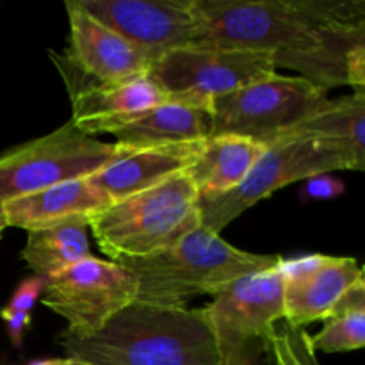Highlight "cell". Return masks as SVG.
Instances as JSON below:
<instances>
[{
	"label": "cell",
	"mask_w": 365,
	"mask_h": 365,
	"mask_svg": "<svg viewBox=\"0 0 365 365\" xmlns=\"http://www.w3.org/2000/svg\"><path fill=\"white\" fill-rule=\"evenodd\" d=\"M195 43L269 53L323 89L365 93L362 0H192Z\"/></svg>",
	"instance_id": "cell-1"
},
{
	"label": "cell",
	"mask_w": 365,
	"mask_h": 365,
	"mask_svg": "<svg viewBox=\"0 0 365 365\" xmlns=\"http://www.w3.org/2000/svg\"><path fill=\"white\" fill-rule=\"evenodd\" d=\"M68 356L93 365H221L202 309L134 302L91 335L63 330Z\"/></svg>",
	"instance_id": "cell-2"
},
{
	"label": "cell",
	"mask_w": 365,
	"mask_h": 365,
	"mask_svg": "<svg viewBox=\"0 0 365 365\" xmlns=\"http://www.w3.org/2000/svg\"><path fill=\"white\" fill-rule=\"evenodd\" d=\"M282 260L280 255L235 248L221 234L200 225L155 255L120 264L138 280L135 302L184 309L196 296H214L241 278L278 267Z\"/></svg>",
	"instance_id": "cell-3"
},
{
	"label": "cell",
	"mask_w": 365,
	"mask_h": 365,
	"mask_svg": "<svg viewBox=\"0 0 365 365\" xmlns=\"http://www.w3.org/2000/svg\"><path fill=\"white\" fill-rule=\"evenodd\" d=\"M200 225V195L187 173H180L114 202L88 228L110 260L123 262L155 255Z\"/></svg>",
	"instance_id": "cell-4"
},
{
	"label": "cell",
	"mask_w": 365,
	"mask_h": 365,
	"mask_svg": "<svg viewBox=\"0 0 365 365\" xmlns=\"http://www.w3.org/2000/svg\"><path fill=\"white\" fill-rule=\"evenodd\" d=\"M328 91L278 71L217 96L209 110L210 135H241L267 146L328 103Z\"/></svg>",
	"instance_id": "cell-5"
},
{
	"label": "cell",
	"mask_w": 365,
	"mask_h": 365,
	"mask_svg": "<svg viewBox=\"0 0 365 365\" xmlns=\"http://www.w3.org/2000/svg\"><path fill=\"white\" fill-rule=\"evenodd\" d=\"M280 266L227 285L202 309L221 365H259L269 351L274 327L284 319Z\"/></svg>",
	"instance_id": "cell-6"
},
{
	"label": "cell",
	"mask_w": 365,
	"mask_h": 365,
	"mask_svg": "<svg viewBox=\"0 0 365 365\" xmlns=\"http://www.w3.org/2000/svg\"><path fill=\"white\" fill-rule=\"evenodd\" d=\"M132 150L82 134L71 121L0 155V209L21 196L96 173ZM2 220V217H0Z\"/></svg>",
	"instance_id": "cell-7"
},
{
	"label": "cell",
	"mask_w": 365,
	"mask_h": 365,
	"mask_svg": "<svg viewBox=\"0 0 365 365\" xmlns=\"http://www.w3.org/2000/svg\"><path fill=\"white\" fill-rule=\"evenodd\" d=\"M274 71L277 66L269 53L195 43L153 59L146 77L155 82L166 102L209 113L217 96Z\"/></svg>",
	"instance_id": "cell-8"
},
{
	"label": "cell",
	"mask_w": 365,
	"mask_h": 365,
	"mask_svg": "<svg viewBox=\"0 0 365 365\" xmlns=\"http://www.w3.org/2000/svg\"><path fill=\"white\" fill-rule=\"evenodd\" d=\"M349 170L344 157L324 143L299 135H285L266 146L248 177L225 195L200 198L203 227L221 234L245 210L278 189L330 171Z\"/></svg>",
	"instance_id": "cell-9"
},
{
	"label": "cell",
	"mask_w": 365,
	"mask_h": 365,
	"mask_svg": "<svg viewBox=\"0 0 365 365\" xmlns=\"http://www.w3.org/2000/svg\"><path fill=\"white\" fill-rule=\"evenodd\" d=\"M138 299V280L120 262L89 255L46 278L41 303L66 321V331L91 335Z\"/></svg>",
	"instance_id": "cell-10"
},
{
	"label": "cell",
	"mask_w": 365,
	"mask_h": 365,
	"mask_svg": "<svg viewBox=\"0 0 365 365\" xmlns=\"http://www.w3.org/2000/svg\"><path fill=\"white\" fill-rule=\"evenodd\" d=\"M82 9L138 46L150 59L192 45V0H77ZM152 64V63H150Z\"/></svg>",
	"instance_id": "cell-11"
},
{
	"label": "cell",
	"mask_w": 365,
	"mask_h": 365,
	"mask_svg": "<svg viewBox=\"0 0 365 365\" xmlns=\"http://www.w3.org/2000/svg\"><path fill=\"white\" fill-rule=\"evenodd\" d=\"M64 7L70 20V46L61 59L77 77L91 84H116L146 75L152 59L143 50L93 18L77 0Z\"/></svg>",
	"instance_id": "cell-12"
},
{
	"label": "cell",
	"mask_w": 365,
	"mask_h": 365,
	"mask_svg": "<svg viewBox=\"0 0 365 365\" xmlns=\"http://www.w3.org/2000/svg\"><path fill=\"white\" fill-rule=\"evenodd\" d=\"M284 319L305 330L307 324L324 321L342 296L359 280L364 269L351 257L310 255L282 262Z\"/></svg>",
	"instance_id": "cell-13"
},
{
	"label": "cell",
	"mask_w": 365,
	"mask_h": 365,
	"mask_svg": "<svg viewBox=\"0 0 365 365\" xmlns=\"http://www.w3.org/2000/svg\"><path fill=\"white\" fill-rule=\"evenodd\" d=\"M71 98V123L86 135L113 134L145 110L166 102L155 82L146 75L116 84H91L64 75Z\"/></svg>",
	"instance_id": "cell-14"
},
{
	"label": "cell",
	"mask_w": 365,
	"mask_h": 365,
	"mask_svg": "<svg viewBox=\"0 0 365 365\" xmlns=\"http://www.w3.org/2000/svg\"><path fill=\"white\" fill-rule=\"evenodd\" d=\"M110 205L113 200L84 177L59 182L13 200L0 209V217L7 228H21L25 232L66 225L88 228Z\"/></svg>",
	"instance_id": "cell-15"
},
{
	"label": "cell",
	"mask_w": 365,
	"mask_h": 365,
	"mask_svg": "<svg viewBox=\"0 0 365 365\" xmlns=\"http://www.w3.org/2000/svg\"><path fill=\"white\" fill-rule=\"evenodd\" d=\"M203 141L175 143L135 150L86 178L89 184L106 192L113 203L120 202L135 192L185 173L198 159Z\"/></svg>",
	"instance_id": "cell-16"
},
{
	"label": "cell",
	"mask_w": 365,
	"mask_h": 365,
	"mask_svg": "<svg viewBox=\"0 0 365 365\" xmlns=\"http://www.w3.org/2000/svg\"><path fill=\"white\" fill-rule=\"evenodd\" d=\"M266 146L241 135H209L203 141L198 159L185 173L195 184L200 198L225 195L237 187Z\"/></svg>",
	"instance_id": "cell-17"
},
{
	"label": "cell",
	"mask_w": 365,
	"mask_h": 365,
	"mask_svg": "<svg viewBox=\"0 0 365 365\" xmlns=\"http://www.w3.org/2000/svg\"><path fill=\"white\" fill-rule=\"evenodd\" d=\"M287 135H299L324 143L341 153L349 170H365V93H351L327 106L292 128ZM285 138V135H284Z\"/></svg>",
	"instance_id": "cell-18"
},
{
	"label": "cell",
	"mask_w": 365,
	"mask_h": 365,
	"mask_svg": "<svg viewBox=\"0 0 365 365\" xmlns=\"http://www.w3.org/2000/svg\"><path fill=\"white\" fill-rule=\"evenodd\" d=\"M113 135L118 145L132 152L175 143L203 141L210 135V116L202 109L164 102L121 125Z\"/></svg>",
	"instance_id": "cell-19"
},
{
	"label": "cell",
	"mask_w": 365,
	"mask_h": 365,
	"mask_svg": "<svg viewBox=\"0 0 365 365\" xmlns=\"http://www.w3.org/2000/svg\"><path fill=\"white\" fill-rule=\"evenodd\" d=\"M20 257L36 277L50 278L89 257L88 232L73 225L27 232Z\"/></svg>",
	"instance_id": "cell-20"
},
{
	"label": "cell",
	"mask_w": 365,
	"mask_h": 365,
	"mask_svg": "<svg viewBox=\"0 0 365 365\" xmlns=\"http://www.w3.org/2000/svg\"><path fill=\"white\" fill-rule=\"evenodd\" d=\"M310 337L314 351L346 353L365 346V280H359Z\"/></svg>",
	"instance_id": "cell-21"
},
{
	"label": "cell",
	"mask_w": 365,
	"mask_h": 365,
	"mask_svg": "<svg viewBox=\"0 0 365 365\" xmlns=\"http://www.w3.org/2000/svg\"><path fill=\"white\" fill-rule=\"evenodd\" d=\"M273 365H321L310 344V335L282 319L274 327L269 351Z\"/></svg>",
	"instance_id": "cell-22"
},
{
	"label": "cell",
	"mask_w": 365,
	"mask_h": 365,
	"mask_svg": "<svg viewBox=\"0 0 365 365\" xmlns=\"http://www.w3.org/2000/svg\"><path fill=\"white\" fill-rule=\"evenodd\" d=\"M45 282L46 278L36 277V274L25 278V280L18 285V289L13 292V296H11V299L7 302V305L4 307L0 312L31 314L36 302L41 299L43 291H45Z\"/></svg>",
	"instance_id": "cell-23"
},
{
	"label": "cell",
	"mask_w": 365,
	"mask_h": 365,
	"mask_svg": "<svg viewBox=\"0 0 365 365\" xmlns=\"http://www.w3.org/2000/svg\"><path fill=\"white\" fill-rule=\"evenodd\" d=\"M342 192H344L342 180L331 178L328 175H316V177L307 178L299 195L305 200H334Z\"/></svg>",
	"instance_id": "cell-24"
},
{
	"label": "cell",
	"mask_w": 365,
	"mask_h": 365,
	"mask_svg": "<svg viewBox=\"0 0 365 365\" xmlns=\"http://www.w3.org/2000/svg\"><path fill=\"white\" fill-rule=\"evenodd\" d=\"M0 319L6 323L7 337H9L11 344H13L16 349L24 348L25 331H27V328L31 327V319H32L31 314H6V312H0Z\"/></svg>",
	"instance_id": "cell-25"
},
{
	"label": "cell",
	"mask_w": 365,
	"mask_h": 365,
	"mask_svg": "<svg viewBox=\"0 0 365 365\" xmlns=\"http://www.w3.org/2000/svg\"><path fill=\"white\" fill-rule=\"evenodd\" d=\"M29 365H93L86 360L73 359V356H64V359H48V360H39V362H32Z\"/></svg>",
	"instance_id": "cell-26"
},
{
	"label": "cell",
	"mask_w": 365,
	"mask_h": 365,
	"mask_svg": "<svg viewBox=\"0 0 365 365\" xmlns=\"http://www.w3.org/2000/svg\"><path fill=\"white\" fill-rule=\"evenodd\" d=\"M6 223H4L2 220H0V239H2V235H4V232H6Z\"/></svg>",
	"instance_id": "cell-27"
},
{
	"label": "cell",
	"mask_w": 365,
	"mask_h": 365,
	"mask_svg": "<svg viewBox=\"0 0 365 365\" xmlns=\"http://www.w3.org/2000/svg\"><path fill=\"white\" fill-rule=\"evenodd\" d=\"M0 365H2V364H0Z\"/></svg>",
	"instance_id": "cell-28"
}]
</instances>
